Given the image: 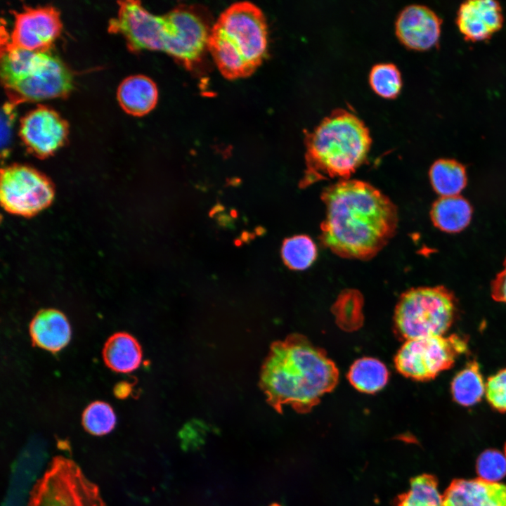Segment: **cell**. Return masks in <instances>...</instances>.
<instances>
[{"instance_id":"cell-18","label":"cell","mask_w":506,"mask_h":506,"mask_svg":"<svg viewBox=\"0 0 506 506\" xmlns=\"http://www.w3.org/2000/svg\"><path fill=\"white\" fill-rule=\"evenodd\" d=\"M103 358L106 365L117 372H130L141 364V348L138 341L126 332H117L105 342Z\"/></svg>"},{"instance_id":"cell-19","label":"cell","mask_w":506,"mask_h":506,"mask_svg":"<svg viewBox=\"0 0 506 506\" xmlns=\"http://www.w3.org/2000/svg\"><path fill=\"white\" fill-rule=\"evenodd\" d=\"M472 215L469 202L460 195L439 197L433 203L430 212L434 225L450 233L464 230L470 223Z\"/></svg>"},{"instance_id":"cell-7","label":"cell","mask_w":506,"mask_h":506,"mask_svg":"<svg viewBox=\"0 0 506 506\" xmlns=\"http://www.w3.org/2000/svg\"><path fill=\"white\" fill-rule=\"evenodd\" d=\"M455 305L453 292L444 286L411 288L396 306L395 331L406 341L443 336L454 320Z\"/></svg>"},{"instance_id":"cell-16","label":"cell","mask_w":506,"mask_h":506,"mask_svg":"<svg viewBox=\"0 0 506 506\" xmlns=\"http://www.w3.org/2000/svg\"><path fill=\"white\" fill-rule=\"evenodd\" d=\"M30 334L34 345L56 353L69 343L71 329L62 312L53 309H43L31 321Z\"/></svg>"},{"instance_id":"cell-32","label":"cell","mask_w":506,"mask_h":506,"mask_svg":"<svg viewBox=\"0 0 506 506\" xmlns=\"http://www.w3.org/2000/svg\"><path fill=\"white\" fill-rule=\"evenodd\" d=\"M504 453H505V457H506V443H505V447H504Z\"/></svg>"},{"instance_id":"cell-29","label":"cell","mask_w":506,"mask_h":506,"mask_svg":"<svg viewBox=\"0 0 506 506\" xmlns=\"http://www.w3.org/2000/svg\"><path fill=\"white\" fill-rule=\"evenodd\" d=\"M18 105L14 102H6L1 110V146L7 145L11 137V131L15 117V108Z\"/></svg>"},{"instance_id":"cell-14","label":"cell","mask_w":506,"mask_h":506,"mask_svg":"<svg viewBox=\"0 0 506 506\" xmlns=\"http://www.w3.org/2000/svg\"><path fill=\"white\" fill-rule=\"evenodd\" d=\"M443 497L444 506H506V484L479 477L455 479Z\"/></svg>"},{"instance_id":"cell-23","label":"cell","mask_w":506,"mask_h":506,"mask_svg":"<svg viewBox=\"0 0 506 506\" xmlns=\"http://www.w3.org/2000/svg\"><path fill=\"white\" fill-rule=\"evenodd\" d=\"M438 484L437 478L429 474L412 478L409 489L398 496L396 506H444Z\"/></svg>"},{"instance_id":"cell-4","label":"cell","mask_w":506,"mask_h":506,"mask_svg":"<svg viewBox=\"0 0 506 506\" xmlns=\"http://www.w3.org/2000/svg\"><path fill=\"white\" fill-rule=\"evenodd\" d=\"M371 142L362 119L347 110H334L305 136L302 185L326 179H349L365 161Z\"/></svg>"},{"instance_id":"cell-15","label":"cell","mask_w":506,"mask_h":506,"mask_svg":"<svg viewBox=\"0 0 506 506\" xmlns=\"http://www.w3.org/2000/svg\"><path fill=\"white\" fill-rule=\"evenodd\" d=\"M502 23L501 6L496 1H467L460 5L458 11L457 25L468 40L488 39L501 28Z\"/></svg>"},{"instance_id":"cell-24","label":"cell","mask_w":506,"mask_h":506,"mask_svg":"<svg viewBox=\"0 0 506 506\" xmlns=\"http://www.w3.org/2000/svg\"><path fill=\"white\" fill-rule=\"evenodd\" d=\"M281 256L285 264L292 270L308 268L317 257V248L307 235H299L286 238L282 245Z\"/></svg>"},{"instance_id":"cell-13","label":"cell","mask_w":506,"mask_h":506,"mask_svg":"<svg viewBox=\"0 0 506 506\" xmlns=\"http://www.w3.org/2000/svg\"><path fill=\"white\" fill-rule=\"evenodd\" d=\"M441 19L429 8L419 4L404 7L396 20V33L406 46L426 50L437 44Z\"/></svg>"},{"instance_id":"cell-22","label":"cell","mask_w":506,"mask_h":506,"mask_svg":"<svg viewBox=\"0 0 506 506\" xmlns=\"http://www.w3.org/2000/svg\"><path fill=\"white\" fill-rule=\"evenodd\" d=\"M486 391L479 363L471 361L453 378L450 391L454 401L463 406H471L481 401Z\"/></svg>"},{"instance_id":"cell-20","label":"cell","mask_w":506,"mask_h":506,"mask_svg":"<svg viewBox=\"0 0 506 506\" xmlns=\"http://www.w3.org/2000/svg\"><path fill=\"white\" fill-rule=\"evenodd\" d=\"M389 370L378 359L363 357L351 365L347 377L358 391L375 394L382 389L389 380Z\"/></svg>"},{"instance_id":"cell-10","label":"cell","mask_w":506,"mask_h":506,"mask_svg":"<svg viewBox=\"0 0 506 506\" xmlns=\"http://www.w3.org/2000/svg\"><path fill=\"white\" fill-rule=\"evenodd\" d=\"M54 195L51 181L32 167L15 164L1 171V204L8 213L33 216L47 208Z\"/></svg>"},{"instance_id":"cell-2","label":"cell","mask_w":506,"mask_h":506,"mask_svg":"<svg viewBox=\"0 0 506 506\" xmlns=\"http://www.w3.org/2000/svg\"><path fill=\"white\" fill-rule=\"evenodd\" d=\"M108 31L121 34L131 51L165 52L188 69L200 62L212 27L202 6L179 5L162 15L146 10L139 1H118Z\"/></svg>"},{"instance_id":"cell-28","label":"cell","mask_w":506,"mask_h":506,"mask_svg":"<svg viewBox=\"0 0 506 506\" xmlns=\"http://www.w3.org/2000/svg\"><path fill=\"white\" fill-rule=\"evenodd\" d=\"M485 395L491 406L506 413V368L488 378Z\"/></svg>"},{"instance_id":"cell-3","label":"cell","mask_w":506,"mask_h":506,"mask_svg":"<svg viewBox=\"0 0 506 506\" xmlns=\"http://www.w3.org/2000/svg\"><path fill=\"white\" fill-rule=\"evenodd\" d=\"M339 370L325 351L300 334L274 342L263 365L260 386L278 412L290 406L306 413L336 387Z\"/></svg>"},{"instance_id":"cell-30","label":"cell","mask_w":506,"mask_h":506,"mask_svg":"<svg viewBox=\"0 0 506 506\" xmlns=\"http://www.w3.org/2000/svg\"><path fill=\"white\" fill-rule=\"evenodd\" d=\"M491 293L495 301L506 304V259L502 270L491 283Z\"/></svg>"},{"instance_id":"cell-12","label":"cell","mask_w":506,"mask_h":506,"mask_svg":"<svg viewBox=\"0 0 506 506\" xmlns=\"http://www.w3.org/2000/svg\"><path fill=\"white\" fill-rule=\"evenodd\" d=\"M68 124L56 111L42 105L27 112L20 122V137L38 158L53 155L66 142Z\"/></svg>"},{"instance_id":"cell-17","label":"cell","mask_w":506,"mask_h":506,"mask_svg":"<svg viewBox=\"0 0 506 506\" xmlns=\"http://www.w3.org/2000/svg\"><path fill=\"white\" fill-rule=\"evenodd\" d=\"M117 98L125 112L142 117L156 106L158 90L156 84L150 77L143 74L131 75L119 84Z\"/></svg>"},{"instance_id":"cell-6","label":"cell","mask_w":506,"mask_h":506,"mask_svg":"<svg viewBox=\"0 0 506 506\" xmlns=\"http://www.w3.org/2000/svg\"><path fill=\"white\" fill-rule=\"evenodd\" d=\"M0 73L10 100L16 104L63 98L73 89L72 72L50 51H28L4 41Z\"/></svg>"},{"instance_id":"cell-1","label":"cell","mask_w":506,"mask_h":506,"mask_svg":"<svg viewBox=\"0 0 506 506\" xmlns=\"http://www.w3.org/2000/svg\"><path fill=\"white\" fill-rule=\"evenodd\" d=\"M321 200L325 216L320 225V240L339 257L372 259L396 231V205L367 182L339 180L324 189Z\"/></svg>"},{"instance_id":"cell-25","label":"cell","mask_w":506,"mask_h":506,"mask_svg":"<svg viewBox=\"0 0 506 506\" xmlns=\"http://www.w3.org/2000/svg\"><path fill=\"white\" fill-rule=\"evenodd\" d=\"M116 415L112 408L103 401H94L84 410L82 423L86 432L100 436L110 433L116 424Z\"/></svg>"},{"instance_id":"cell-5","label":"cell","mask_w":506,"mask_h":506,"mask_svg":"<svg viewBox=\"0 0 506 506\" xmlns=\"http://www.w3.org/2000/svg\"><path fill=\"white\" fill-rule=\"evenodd\" d=\"M268 27L263 11L252 2H235L212 25L207 48L228 79L249 77L266 57Z\"/></svg>"},{"instance_id":"cell-21","label":"cell","mask_w":506,"mask_h":506,"mask_svg":"<svg viewBox=\"0 0 506 506\" xmlns=\"http://www.w3.org/2000/svg\"><path fill=\"white\" fill-rule=\"evenodd\" d=\"M429 174L434 190L441 197L458 195L467 184L465 167L455 160L435 161Z\"/></svg>"},{"instance_id":"cell-26","label":"cell","mask_w":506,"mask_h":506,"mask_svg":"<svg viewBox=\"0 0 506 506\" xmlns=\"http://www.w3.org/2000/svg\"><path fill=\"white\" fill-rule=\"evenodd\" d=\"M369 81L372 89L385 98L396 96L402 86L400 71L391 63H380L373 65L370 72Z\"/></svg>"},{"instance_id":"cell-31","label":"cell","mask_w":506,"mask_h":506,"mask_svg":"<svg viewBox=\"0 0 506 506\" xmlns=\"http://www.w3.org/2000/svg\"><path fill=\"white\" fill-rule=\"evenodd\" d=\"M132 391V386L127 382L117 383L114 388V394L119 398L128 397Z\"/></svg>"},{"instance_id":"cell-27","label":"cell","mask_w":506,"mask_h":506,"mask_svg":"<svg viewBox=\"0 0 506 506\" xmlns=\"http://www.w3.org/2000/svg\"><path fill=\"white\" fill-rule=\"evenodd\" d=\"M476 467L479 478L498 482L506 475V457L497 450L488 449L479 456Z\"/></svg>"},{"instance_id":"cell-8","label":"cell","mask_w":506,"mask_h":506,"mask_svg":"<svg viewBox=\"0 0 506 506\" xmlns=\"http://www.w3.org/2000/svg\"><path fill=\"white\" fill-rule=\"evenodd\" d=\"M27 506H108L99 487L79 465L63 455L53 457L33 485Z\"/></svg>"},{"instance_id":"cell-11","label":"cell","mask_w":506,"mask_h":506,"mask_svg":"<svg viewBox=\"0 0 506 506\" xmlns=\"http://www.w3.org/2000/svg\"><path fill=\"white\" fill-rule=\"evenodd\" d=\"M63 25L59 11L54 6L25 7L14 13L10 45L32 51H47L61 33Z\"/></svg>"},{"instance_id":"cell-9","label":"cell","mask_w":506,"mask_h":506,"mask_svg":"<svg viewBox=\"0 0 506 506\" xmlns=\"http://www.w3.org/2000/svg\"><path fill=\"white\" fill-rule=\"evenodd\" d=\"M467 349V339L456 334L409 339L398 351L394 364L402 375L428 381L450 368Z\"/></svg>"}]
</instances>
